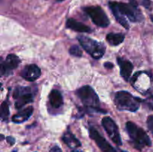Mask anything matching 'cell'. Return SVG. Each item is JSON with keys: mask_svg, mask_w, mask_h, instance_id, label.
Listing matches in <instances>:
<instances>
[{"mask_svg": "<svg viewBox=\"0 0 153 152\" xmlns=\"http://www.w3.org/2000/svg\"><path fill=\"white\" fill-rule=\"evenodd\" d=\"M72 152H82V151H79L75 150V151H72Z\"/></svg>", "mask_w": 153, "mask_h": 152, "instance_id": "26", "label": "cell"}, {"mask_svg": "<svg viewBox=\"0 0 153 152\" xmlns=\"http://www.w3.org/2000/svg\"><path fill=\"white\" fill-rule=\"evenodd\" d=\"M109 7L114 15L117 21L126 29L129 28V25L126 19L125 16L131 22H137L143 20V15L138 8V4L136 0H129V3L110 1Z\"/></svg>", "mask_w": 153, "mask_h": 152, "instance_id": "1", "label": "cell"}, {"mask_svg": "<svg viewBox=\"0 0 153 152\" xmlns=\"http://www.w3.org/2000/svg\"><path fill=\"white\" fill-rule=\"evenodd\" d=\"M41 75V70L36 64H29L24 67L21 76L28 81H34Z\"/></svg>", "mask_w": 153, "mask_h": 152, "instance_id": "11", "label": "cell"}, {"mask_svg": "<svg viewBox=\"0 0 153 152\" xmlns=\"http://www.w3.org/2000/svg\"><path fill=\"white\" fill-rule=\"evenodd\" d=\"M63 141L70 148H77L82 145L80 141L72 134L70 131H67L62 137Z\"/></svg>", "mask_w": 153, "mask_h": 152, "instance_id": "16", "label": "cell"}, {"mask_svg": "<svg viewBox=\"0 0 153 152\" xmlns=\"http://www.w3.org/2000/svg\"><path fill=\"white\" fill-rule=\"evenodd\" d=\"M126 131L133 145L138 150H142L145 146H151L152 142L145 131L132 122H128L126 125Z\"/></svg>", "mask_w": 153, "mask_h": 152, "instance_id": "2", "label": "cell"}, {"mask_svg": "<svg viewBox=\"0 0 153 152\" xmlns=\"http://www.w3.org/2000/svg\"><path fill=\"white\" fill-rule=\"evenodd\" d=\"M77 95L81 99L84 105L86 106L90 110H93L96 113H105V110L100 108V99L91 86H84L78 89Z\"/></svg>", "mask_w": 153, "mask_h": 152, "instance_id": "4", "label": "cell"}, {"mask_svg": "<svg viewBox=\"0 0 153 152\" xmlns=\"http://www.w3.org/2000/svg\"><path fill=\"white\" fill-rule=\"evenodd\" d=\"M13 152H16V150H15V151H13Z\"/></svg>", "mask_w": 153, "mask_h": 152, "instance_id": "29", "label": "cell"}, {"mask_svg": "<svg viewBox=\"0 0 153 152\" xmlns=\"http://www.w3.org/2000/svg\"><path fill=\"white\" fill-rule=\"evenodd\" d=\"M114 102L118 110L135 112L140 107L142 100L126 91H120L115 95Z\"/></svg>", "mask_w": 153, "mask_h": 152, "instance_id": "3", "label": "cell"}, {"mask_svg": "<svg viewBox=\"0 0 153 152\" xmlns=\"http://www.w3.org/2000/svg\"><path fill=\"white\" fill-rule=\"evenodd\" d=\"M15 99V107L20 109L25 104L33 101V95L30 87H17L13 92Z\"/></svg>", "mask_w": 153, "mask_h": 152, "instance_id": "7", "label": "cell"}, {"mask_svg": "<svg viewBox=\"0 0 153 152\" xmlns=\"http://www.w3.org/2000/svg\"><path fill=\"white\" fill-rule=\"evenodd\" d=\"M146 104H147L148 107L153 110V95L146 100Z\"/></svg>", "mask_w": 153, "mask_h": 152, "instance_id": "22", "label": "cell"}, {"mask_svg": "<svg viewBox=\"0 0 153 152\" xmlns=\"http://www.w3.org/2000/svg\"><path fill=\"white\" fill-rule=\"evenodd\" d=\"M105 66L106 67V68H108V69H112L114 67V65L112 63H105Z\"/></svg>", "mask_w": 153, "mask_h": 152, "instance_id": "25", "label": "cell"}, {"mask_svg": "<svg viewBox=\"0 0 153 152\" xmlns=\"http://www.w3.org/2000/svg\"><path fill=\"white\" fill-rule=\"evenodd\" d=\"M147 127L153 136V116H149L147 119Z\"/></svg>", "mask_w": 153, "mask_h": 152, "instance_id": "20", "label": "cell"}, {"mask_svg": "<svg viewBox=\"0 0 153 152\" xmlns=\"http://www.w3.org/2000/svg\"><path fill=\"white\" fill-rule=\"evenodd\" d=\"M20 61L19 58L15 55H7L4 61H1V75H8L11 73V71L16 69L19 66Z\"/></svg>", "mask_w": 153, "mask_h": 152, "instance_id": "10", "label": "cell"}, {"mask_svg": "<svg viewBox=\"0 0 153 152\" xmlns=\"http://www.w3.org/2000/svg\"><path fill=\"white\" fill-rule=\"evenodd\" d=\"M84 10L91 17L93 22L97 26L106 28L109 25V19L102 8L100 6H88L85 7Z\"/></svg>", "mask_w": 153, "mask_h": 152, "instance_id": "6", "label": "cell"}, {"mask_svg": "<svg viewBox=\"0 0 153 152\" xmlns=\"http://www.w3.org/2000/svg\"><path fill=\"white\" fill-rule=\"evenodd\" d=\"M49 103L53 108H60L63 105V97L60 91L58 89H53L49 95Z\"/></svg>", "mask_w": 153, "mask_h": 152, "instance_id": "15", "label": "cell"}, {"mask_svg": "<svg viewBox=\"0 0 153 152\" xmlns=\"http://www.w3.org/2000/svg\"><path fill=\"white\" fill-rule=\"evenodd\" d=\"M70 54L71 55H73V56H75V57H78V58H79V57H82V50L80 49V48L78 46H73L70 47Z\"/></svg>", "mask_w": 153, "mask_h": 152, "instance_id": "19", "label": "cell"}, {"mask_svg": "<svg viewBox=\"0 0 153 152\" xmlns=\"http://www.w3.org/2000/svg\"><path fill=\"white\" fill-rule=\"evenodd\" d=\"M140 4L146 8H150L152 6V1L150 0H140Z\"/></svg>", "mask_w": 153, "mask_h": 152, "instance_id": "21", "label": "cell"}, {"mask_svg": "<svg viewBox=\"0 0 153 152\" xmlns=\"http://www.w3.org/2000/svg\"><path fill=\"white\" fill-rule=\"evenodd\" d=\"M9 116V107L7 101H3L1 105V113H0V116L1 119L6 121L8 118Z\"/></svg>", "mask_w": 153, "mask_h": 152, "instance_id": "18", "label": "cell"}, {"mask_svg": "<svg viewBox=\"0 0 153 152\" xmlns=\"http://www.w3.org/2000/svg\"><path fill=\"white\" fill-rule=\"evenodd\" d=\"M57 1H64V0H57Z\"/></svg>", "mask_w": 153, "mask_h": 152, "instance_id": "27", "label": "cell"}, {"mask_svg": "<svg viewBox=\"0 0 153 152\" xmlns=\"http://www.w3.org/2000/svg\"><path fill=\"white\" fill-rule=\"evenodd\" d=\"M120 152H127V151H121Z\"/></svg>", "mask_w": 153, "mask_h": 152, "instance_id": "28", "label": "cell"}, {"mask_svg": "<svg viewBox=\"0 0 153 152\" xmlns=\"http://www.w3.org/2000/svg\"><path fill=\"white\" fill-rule=\"evenodd\" d=\"M125 36L119 33H110L106 36V40L111 46H118L123 42Z\"/></svg>", "mask_w": 153, "mask_h": 152, "instance_id": "17", "label": "cell"}, {"mask_svg": "<svg viewBox=\"0 0 153 152\" xmlns=\"http://www.w3.org/2000/svg\"><path fill=\"white\" fill-rule=\"evenodd\" d=\"M66 26L70 29L80 33H90L92 31L91 28L88 25L76 21L74 19H68L66 22Z\"/></svg>", "mask_w": 153, "mask_h": 152, "instance_id": "13", "label": "cell"}, {"mask_svg": "<svg viewBox=\"0 0 153 152\" xmlns=\"http://www.w3.org/2000/svg\"><path fill=\"white\" fill-rule=\"evenodd\" d=\"M33 111H34V108L32 107H26L25 109L21 110L20 112L14 115L12 117V121L17 124L22 123V122H25V121L29 119L30 116L32 115Z\"/></svg>", "mask_w": 153, "mask_h": 152, "instance_id": "14", "label": "cell"}, {"mask_svg": "<svg viewBox=\"0 0 153 152\" xmlns=\"http://www.w3.org/2000/svg\"><path fill=\"white\" fill-rule=\"evenodd\" d=\"M6 140H7V142L10 145H13L15 143V139L14 138H13L12 137H6Z\"/></svg>", "mask_w": 153, "mask_h": 152, "instance_id": "23", "label": "cell"}, {"mask_svg": "<svg viewBox=\"0 0 153 152\" xmlns=\"http://www.w3.org/2000/svg\"><path fill=\"white\" fill-rule=\"evenodd\" d=\"M117 62L120 68V75L125 80H129L133 70V65L129 61L118 58Z\"/></svg>", "mask_w": 153, "mask_h": 152, "instance_id": "12", "label": "cell"}, {"mask_svg": "<svg viewBox=\"0 0 153 152\" xmlns=\"http://www.w3.org/2000/svg\"><path fill=\"white\" fill-rule=\"evenodd\" d=\"M90 137L93 140L95 141L98 147L100 148L102 152H117L116 149L112 147L109 142L106 141L105 139L100 135L96 128L91 127L89 130Z\"/></svg>", "mask_w": 153, "mask_h": 152, "instance_id": "9", "label": "cell"}, {"mask_svg": "<svg viewBox=\"0 0 153 152\" xmlns=\"http://www.w3.org/2000/svg\"><path fill=\"white\" fill-rule=\"evenodd\" d=\"M49 152H62V151H61V149L58 146H54V147L51 148Z\"/></svg>", "mask_w": 153, "mask_h": 152, "instance_id": "24", "label": "cell"}, {"mask_svg": "<svg viewBox=\"0 0 153 152\" xmlns=\"http://www.w3.org/2000/svg\"><path fill=\"white\" fill-rule=\"evenodd\" d=\"M102 125L103 128L105 130L106 133L108 134L111 139L117 145H122V140H121L120 134L119 130H118L117 125L112 120L110 117H104L102 120Z\"/></svg>", "mask_w": 153, "mask_h": 152, "instance_id": "8", "label": "cell"}, {"mask_svg": "<svg viewBox=\"0 0 153 152\" xmlns=\"http://www.w3.org/2000/svg\"><path fill=\"white\" fill-rule=\"evenodd\" d=\"M78 40L84 49L94 59H100L104 55L105 47L97 40L85 36L78 37Z\"/></svg>", "mask_w": 153, "mask_h": 152, "instance_id": "5", "label": "cell"}]
</instances>
